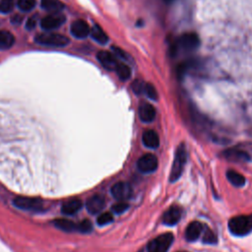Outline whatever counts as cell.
Masks as SVG:
<instances>
[{
	"mask_svg": "<svg viewBox=\"0 0 252 252\" xmlns=\"http://www.w3.org/2000/svg\"><path fill=\"white\" fill-rule=\"evenodd\" d=\"M186 161H187V150H186V146L182 143L177 147L174 154V158H173V162H172V166L169 174L170 182H175L179 179V177L183 172Z\"/></svg>",
	"mask_w": 252,
	"mask_h": 252,
	"instance_id": "6da1fadb",
	"label": "cell"
},
{
	"mask_svg": "<svg viewBox=\"0 0 252 252\" xmlns=\"http://www.w3.org/2000/svg\"><path fill=\"white\" fill-rule=\"evenodd\" d=\"M229 231L236 236H244L252 231V214L248 216H236L228 221Z\"/></svg>",
	"mask_w": 252,
	"mask_h": 252,
	"instance_id": "7a4b0ae2",
	"label": "cell"
},
{
	"mask_svg": "<svg viewBox=\"0 0 252 252\" xmlns=\"http://www.w3.org/2000/svg\"><path fill=\"white\" fill-rule=\"evenodd\" d=\"M34 41L43 46L49 47H63L69 43V38L61 33L56 32H44L37 34L34 37Z\"/></svg>",
	"mask_w": 252,
	"mask_h": 252,
	"instance_id": "3957f363",
	"label": "cell"
},
{
	"mask_svg": "<svg viewBox=\"0 0 252 252\" xmlns=\"http://www.w3.org/2000/svg\"><path fill=\"white\" fill-rule=\"evenodd\" d=\"M173 242V234L162 233L151 240L147 247V252H167Z\"/></svg>",
	"mask_w": 252,
	"mask_h": 252,
	"instance_id": "277c9868",
	"label": "cell"
},
{
	"mask_svg": "<svg viewBox=\"0 0 252 252\" xmlns=\"http://www.w3.org/2000/svg\"><path fill=\"white\" fill-rule=\"evenodd\" d=\"M111 195L118 201L124 202L133 196L132 186L127 182H117L111 187Z\"/></svg>",
	"mask_w": 252,
	"mask_h": 252,
	"instance_id": "5b68a950",
	"label": "cell"
},
{
	"mask_svg": "<svg viewBox=\"0 0 252 252\" xmlns=\"http://www.w3.org/2000/svg\"><path fill=\"white\" fill-rule=\"evenodd\" d=\"M13 205L21 210L26 211H39L42 202L38 198H29V197H17L13 200Z\"/></svg>",
	"mask_w": 252,
	"mask_h": 252,
	"instance_id": "8992f818",
	"label": "cell"
},
{
	"mask_svg": "<svg viewBox=\"0 0 252 252\" xmlns=\"http://www.w3.org/2000/svg\"><path fill=\"white\" fill-rule=\"evenodd\" d=\"M200 39L198 35L194 32H186L183 33L176 41V47L181 48L185 51L194 50L199 46Z\"/></svg>",
	"mask_w": 252,
	"mask_h": 252,
	"instance_id": "52a82bcc",
	"label": "cell"
},
{
	"mask_svg": "<svg viewBox=\"0 0 252 252\" xmlns=\"http://www.w3.org/2000/svg\"><path fill=\"white\" fill-rule=\"evenodd\" d=\"M158 158L153 154L142 156L137 161V167L142 173H151L158 168Z\"/></svg>",
	"mask_w": 252,
	"mask_h": 252,
	"instance_id": "ba28073f",
	"label": "cell"
},
{
	"mask_svg": "<svg viewBox=\"0 0 252 252\" xmlns=\"http://www.w3.org/2000/svg\"><path fill=\"white\" fill-rule=\"evenodd\" d=\"M65 23V17L61 13H51L42 18L40 21V27L46 31H52L58 29Z\"/></svg>",
	"mask_w": 252,
	"mask_h": 252,
	"instance_id": "9c48e42d",
	"label": "cell"
},
{
	"mask_svg": "<svg viewBox=\"0 0 252 252\" xmlns=\"http://www.w3.org/2000/svg\"><path fill=\"white\" fill-rule=\"evenodd\" d=\"M105 207V199L103 196L95 194L89 198L86 202L87 211L92 215H96L100 213Z\"/></svg>",
	"mask_w": 252,
	"mask_h": 252,
	"instance_id": "30bf717a",
	"label": "cell"
},
{
	"mask_svg": "<svg viewBox=\"0 0 252 252\" xmlns=\"http://www.w3.org/2000/svg\"><path fill=\"white\" fill-rule=\"evenodd\" d=\"M70 32L76 38H85L90 34L91 28L84 20H76L72 23Z\"/></svg>",
	"mask_w": 252,
	"mask_h": 252,
	"instance_id": "8fae6325",
	"label": "cell"
},
{
	"mask_svg": "<svg viewBox=\"0 0 252 252\" xmlns=\"http://www.w3.org/2000/svg\"><path fill=\"white\" fill-rule=\"evenodd\" d=\"M222 156L224 158L234 162H246L250 160V157L246 152L235 148L225 150L222 152Z\"/></svg>",
	"mask_w": 252,
	"mask_h": 252,
	"instance_id": "7c38bea8",
	"label": "cell"
},
{
	"mask_svg": "<svg viewBox=\"0 0 252 252\" xmlns=\"http://www.w3.org/2000/svg\"><path fill=\"white\" fill-rule=\"evenodd\" d=\"M182 216V210L178 206H172L166 210L162 216V222L165 225H174L176 224Z\"/></svg>",
	"mask_w": 252,
	"mask_h": 252,
	"instance_id": "4fadbf2b",
	"label": "cell"
},
{
	"mask_svg": "<svg viewBox=\"0 0 252 252\" xmlns=\"http://www.w3.org/2000/svg\"><path fill=\"white\" fill-rule=\"evenodd\" d=\"M96 58L98 62L107 70H115V67L118 64L116 56L109 51H99L96 54Z\"/></svg>",
	"mask_w": 252,
	"mask_h": 252,
	"instance_id": "5bb4252c",
	"label": "cell"
},
{
	"mask_svg": "<svg viewBox=\"0 0 252 252\" xmlns=\"http://www.w3.org/2000/svg\"><path fill=\"white\" fill-rule=\"evenodd\" d=\"M156 108L151 103H142L139 107V117L145 123L153 122L156 118Z\"/></svg>",
	"mask_w": 252,
	"mask_h": 252,
	"instance_id": "9a60e30c",
	"label": "cell"
},
{
	"mask_svg": "<svg viewBox=\"0 0 252 252\" xmlns=\"http://www.w3.org/2000/svg\"><path fill=\"white\" fill-rule=\"evenodd\" d=\"M143 144L150 149H157L159 146V137L155 130L148 129L143 132L142 135Z\"/></svg>",
	"mask_w": 252,
	"mask_h": 252,
	"instance_id": "2e32d148",
	"label": "cell"
},
{
	"mask_svg": "<svg viewBox=\"0 0 252 252\" xmlns=\"http://www.w3.org/2000/svg\"><path fill=\"white\" fill-rule=\"evenodd\" d=\"M203 230V224L199 221H192L188 224L185 230V238L188 241H195L200 237Z\"/></svg>",
	"mask_w": 252,
	"mask_h": 252,
	"instance_id": "e0dca14e",
	"label": "cell"
},
{
	"mask_svg": "<svg viewBox=\"0 0 252 252\" xmlns=\"http://www.w3.org/2000/svg\"><path fill=\"white\" fill-rule=\"evenodd\" d=\"M82 206H83V204H82L81 200L72 199V200H69L62 204L61 213L64 215H68V216L74 215L82 209Z\"/></svg>",
	"mask_w": 252,
	"mask_h": 252,
	"instance_id": "ac0fdd59",
	"label": "cell"
},
{
	"mask_svg": "<svg viewBox=\"0 0 252 252\" xmlns=\"http://www.w3.org/2000/svg\"><path fill=\"white\" fill-rule=\"evenodd\" d=\"M90 34L94 40L98 42L99 44H105L108 41V36L104 32V31L98 26L94 25L93 28H91Z\"/></svg>",
	"mask_w": 252,
	"mask_h": 252,
	"instance_id": "d6986e66",
	"label": "cell"
},
{
	"mask_svg": "<svg viewBox=\"0 0 252 252\" xmlns=\"http://www.w3.org/2000/svg\"><path fill=\"white\" fill-rule=\"evenodd\" d=\"M53 224L60 230L66 232H72L77 230V223L67 219H57L53 220Z\"/></svg>",
	"mask_w": 252,
	"mask_h": 252,
	"instance_id": "ffe728a7",
	"label": "cell"
},
{
	"mask_svg": "<svg viewBox=\"0 0 252 252\" xmlns=\"http://www.w3.org/2000/svg\"><path fill=\"white\" fill-rule=\"evenodd\" d=\"M15 42L14 35L8 31H0V50H7Z\"/></svg>",
	"mask_w": 252,
	"mask_h": 252,
	"instance_id": "44dd1931",
	"label": "cell"
},
{
	"mask_svg": "<svg viewBox=\"0 0 252 252\" xmlns=\"http://www.w3.org/2000/svg\"><path fill=\"white\" fill-rule=\"evenodd\" d=\"M226 178L235 187H241L245 184V177L233 169H228L226 171Z\"/></svg>",
	"mask_w": 252,
	"mask_h": 252,
	"instance_id": "7402d4cb",
	"label": "cell"
},
{
	"mask_svg": "<svg viewBox=\"0 0 252 252\" xmlns=\"http://www.w3.org/2000/svg\"><path fill=\"white\" fill-rule=\"evenodd\" d=\"M41 7L51 13H60L63 3L60 0H41Z\"/></svg>",
	"mask_w": 252,
	"mask_h": 252,
	"instance_id": "603a6c76",
	"label": "cell"
},
{
	"mask_svg": "<svg viewBox=\"0 0 252 252\" xmlns=\"http://www.w3.org/2000/svg\"><path fill=\"white\" fill-rule=\"evenodd\" d=\"M114 71L116 72L119 79L122 81H127L131 77V69L125 63L118 62Z\"/></svg>",
	"mask_w": 252,
	"mask_h": 252,
	"instance_id": "cb8c5ba5",
	"label": "cell"
},
{
	"mask_svg": "<svg viewBox=\"0 0 252 252\" xmlns=\"http://www.w3.org/2000/svg\"><path fill=\"white\" fill-rule=\"evenodd\" d=\"M202 241L206 244H217L218 243V236L217 234L210 228H206L203 234Z\"/></svg>",
	"mask_w": 252,
	"mask_h": 252,
	"instance_id": "d4e9b609",
	"label": "cell"
},
{
	"mask_svg": "<svg viewBox=\"0 0 252 252\" xmlns=\"http://www.w3.org/2000/svg\"><path fill=\"white\" fill-rule=\"evenodd\" d=\"M35 0H18L17 6L23 12H30L35 7Z\"/></svg>",
	"mask_w": 252,
	"mask_h": 252,
	"instance_id": "484cf974",
	"label": "cell"
},
{
	"mask_svg": "<svg viewBox=\"0 0 252 252\" xmlns=\"http://www.w3.org/2000/svg\"><path fill=\"white\" fill-rule=\"evenodd\" d=\"M77 230L82 233H89L93 230V224L89 220H83L77 223Z\"/></svg>",
	"mask_w": 252,
	"mask_h": 252,
	"instance_id": "4316f807",
	"label": "cell"
},
{
	"mask_svg": "<svg viewBox=\"0 0 252 252\" xmlns=\"http://www.w3.org/2000/svg\"><path fill=\"white\" fill-rule=\"evenodd\" d=\"M112 221H113V216L111 213H102L98 216V218L96 220L97 224L100 226L106 225Z\"/></svg>",
	"mask_w": 252,
	"mask_h": 252,
	"instance_id": "83f0119b",
	"label": "cell"
},
{
	"mask_svg": "<svg viewBox=\"0 0 252 252\" xmlns=\"http://www.w3.org/2000/svg\"><path fill=\"white\" fill-rule=\"evenodd\" d=\"M144 93H146V94L148 95V97H150L151 99L157 100L158 99V92L156 90V88L151 84V83H146L145 84V91Z\"/></svg>",
	"mask_w": 252,
	"mask_h": 252,
	"instance_id": "f1b7e54d",
	"label": "cell"
},
{
	"mask_svg": "<svg viewBox=\"0 0 252 252\" xmlns=\"http://www.w3.org/2000/svg\"><path fill=\"white\" fill-rule=\"evenodd\" d=\"M128 209H129V204L126 203V202H119V203L114 204V205L111 207V211H112L114 214H117V215H120V214L124 213V212L127 211Z\"/></svg>",
	"mask_w": 252,
	"mask_h": 252,
	"instance_id": "f546056e",
	"label": "cell"
},
{
	"mask_svg": "<svg viewBox=\"0 0 252 252\" xmlns=\"http://www.w3.org/2000/svg\"><path fill=\"white\" fill-rule=\"evenodd\" d=\"M14 1L13 0H1L0 1V12L6 14L13 10Z\"/></svg>",
	"mask_w": 252,
	"mask_h": 252,
	"instance_id": "4dcf8cb0",
	"label": "cell"
},
{
	"mask_svg": "<svg viewBox=\"0 0 252 252\" xmlns=\"http://www.w3.org/2000/svg\"><path fill=\"white\" fill-rule=\"evenodd\" d=\"M145 84L146 83H144L141 80H135V81H133V83L131 85V88H132V90L135 94H141L145 91Z\"/></svg>",
	"mask_w": 252,
	"mask_h": 252,
	"instance_id": "1f68e13d",
	"label": "cell"
},
{
	"mask_svg": "<svg viewBox=\"0 0 252 252\" xmlns=\"http://www.w3.org/2000/svg\"><path fill=\"white\" fill-rule=\"evenodd\" d=\"M37 20H38L37 15H32V17H30V18L27 20V22H26V28H27L28 30H32V29L36 26Z\"/></svg>",
	"mask_w": 252,
	"mask_h": 252,
	"instance_id": "d6a6232c",
	"label": "cell"
},
{
	"mask_svg": "<svg viewBox=\"0 0 252 252\" xmlns=\"http://www.w3.org/2000/svg\"><path fill=\"white\" fill-rule=\"evenodd\" d=\"M111 49L113 50L114 54H115L116 56H118L119 58H121V59H123V60H128V59H127L128 56H127L126 52H125L124 50H122L121 48H119V47H117V46H112Z\"/></svg>",
	"mask_w": 252,
	"mask_h": 252,
	"instance_id": "836d02e7",
	"label": "cell"
},
{
	"mask_svg": "<svg viewBox=\"0 0 252 252\" xmlns=\"http://www.w3.org/2000/svg\"><path fill=\"white\" fill-rule=\"evenodd\" d=\"M11 21L13 24H20L23 21V17L21 15H15L12 17Z\"/></svg>",
	"mask_w": 252,
	"mask_h": 252,
	"instance_id": "e575fe53",
	"label": "cell"
},
{
	"mask_svg": "<svg viewBox=\"0 0 252 252\" xmlns=\"http://www.w3.org/2000/svg\"><path fill=\"white\" fill-rule=\"evenodd\" d=\"M164 1H165V2H166V3H170V2H171V1H172V0H164Z\"/></svg>",
	"mask_w": 252,
	"mask_h": 252,
	"instance_id": "d590c367",
	"label": "cell"
}]
</instances>
